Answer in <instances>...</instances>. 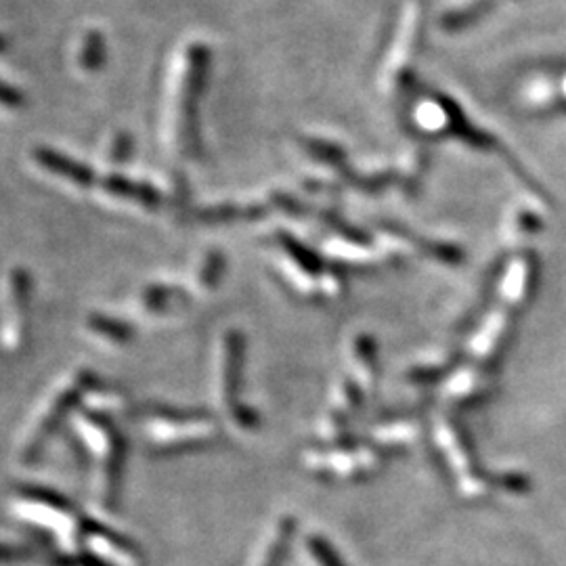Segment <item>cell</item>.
Returning <instances> with one entry per match:
<instances>
[{"mask_svg":"<svg viewBox=\"0 0 566 566\" xmlns=\"http://www.w3.org/2000/svg\"><path fill=\"white\" fill-rule=\"evenodd\" d=\"M89 382H91V376L78 374L76 380L70 386L61 388L59 393L47 403V407L42 409V416L36 420V424L30 432V437L26 439V445H24V455H21L24 464H32L36 457L40 455V451L45 449V443L49 441V437L55 432V428L61 424V420L74 409V405L78 403V399L84 393V386Z\"/></svg>","mask_w":566,"mask_h":566,"instance_id":"obj_1","label":"cell"},{"mask_svg":"<svg viewBox=\"0 0 566 566\" xmlns=\"http://www.w3.org/2000/svg\"><path fill=\"white\" fill-rule=\"evenodd\" d=\"M32 279L26 269H13L7 283V315L3 325V344L7 351H19L28 332V307Z\"/></svg>","mask_w":566,"mask_h":566,"instance_id":"obj_2","label":"cell"},{"mask_svg":"<svg viewBox=\"0 0 566 566\" xmlns=\"http://www.w3.org/2000/svg\"><path fill=\"white\" fill-rule=\"evenodd\" d=\"M34 162L40 168H45L47 172L55 174V177L70 181L78 187H89L93 183V172L89 168H86L80 162H76V160H72V158H68V156L59 154V151H55V149L36 147L34 149Z\"/></svg>","mask_w":566,"mask_h":566,"instance_id":"obj_3","label":"cell"},{"mask_svg":"<svg viewBox=\"0 0 566 566\" xmlns=\"http://www.w3.org/2000/svg\"><path fill=\"white\" fill-rule=\"evenodd\" d=\"M292 529H294V525L290 520L283 522L281 529H279V535L275 537V541L271 543V548L265 556L263 566H283V562H286V554H288V541L292 537Z\"/></svg>","mask_w":566,"mask_h":566,"instance_id":"obj_4","label":"cell"},{"mask_svg":"<svg viewBox=\"0 0 566 566\" xmlns=\"http://www.w3.org/2000/svg\"><path fill=\"white\" fill-rule=\"evenodd\" d=\"M82 68L86 70H97L103 63V38L99 32H91L84 40V49L80 55Z\"/></svg>","mask_w":566,"mask_h":566,"instance_id":"obj_5","label":"cell"},{"mask_svg":"<svg viewBox=\"0 0 566 566\" xmlns=\"http://www.w3.org/2000/svg\"><path fill=\"white\" fill-rule=\"evenodd\" d=\"M309 550L313 552L315 560L319 562V566H346L342 562V558L336 554V550L330 546L328 541L321 537H313L309 541Z\"/></svg>","mask_w":566,"mask_h":566,"instance_id":"obj_6","label":"cell"},{"mask_svg":"<svg viewBox=\"0 0 566 566\" xmlns=\"http://www.w3.org/2000/svg\"><path fill=\"white\" fill-rule=\"evenodd\" d=\"M89 328L101 336H107V338H112V340H124L126 338V332L122 325L110 321V319H105V317H99V315H93L89 319Z\"/></svg>","mask_w":566,"mask_h":566,"instance_id":"obj_7","label":"cell"},{"mask_svg":"<svg viewBox=\"0 0 566 566\" xmlns=\"http://www.w3.org/2000/svg\"><path fill=\"white\" fill-rule=\"evenodd\" d=\"M26 97L21 95L17 89H13L11 84H5L0 80V105H7V107H21L24 105Z\"/></svg>","mask_w":566,"mask_h":566,"instance_id":"obj_8","label":"cell"},{"mask_svg":"<svg viewBox=\"0 0 566 566\" xmlns=\"http://www.w3.org/2000/svg\"><path fill=\"white\" fill-rule=\"evenodd\" d=\"M9 47V42H7V38L5 36H0V51H5Z\"/></svg>","mask_w":566,"mask_h":566,"instance_id":"obj_9","label":"cell"}]
</instances>
